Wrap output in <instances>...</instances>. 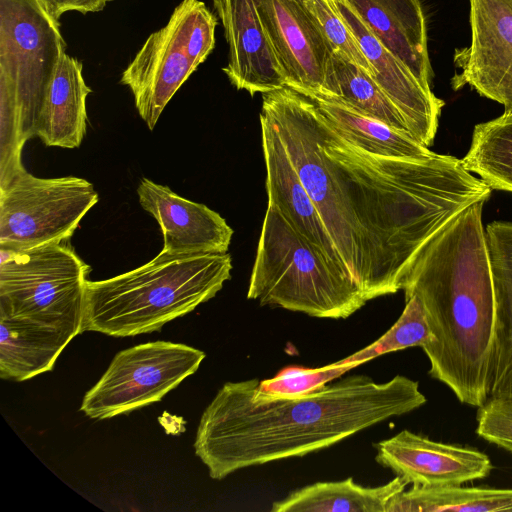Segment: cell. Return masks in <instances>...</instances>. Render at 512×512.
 <instances>
[{"instance_id":"cell-1","label":"cell","mask_w":512,"mask_h":512,"mask_svg":"<svg viewBox=\"0 0 512 512\" xmlns=\"http://www.w3.org/2000/svg\"><path fill=\"white\" fill-rule=\"evenodd\" d=\"M261 113L367 301L402 290L422 248L464 209L491 195L454 156L411 161L349 143L309 97L288 86L262 94Z\"/></svg>"},{"instance_id":"cell-2","label":"cell","mask_w":512,"mask_h":512,"mask_svg":"<svg viewBox=\"0 0 512 512\" xmlns=\"http://www.w3.org/2000/svg\"><path fill=\"white\" fill-rule=\"evenodd\" d=\"M257 380L225 383L201 416L194 449L213 479L328 448L427 401L403 375H353L298 397L263 395Z\"/></svg>"},{"instance_id":"cell-3","label":"cell","mask_w":512,"mask_h":512,"mask_svg":"<svg viewBox=\"0 0 512 512\" xmlns=\"http://www.w3.org/2000/svg\"><path fill=\"white\" fill-rule=\"evenodd\" d=\"M486 200L464 209L419 252L405 278L433 341L422 348L428 374L457 400L479 408L490 395L495 339V294L485 229Z\"/></svg>"},{"instance_id":"cell-4","label":"cell","mask_w":512,"mask_h":512,"mask_svg":"<svg viewBox=\"0 0 512 512\" xmlns=\"http://www.w3.org/2000/svg\"><path fill=\"white\" fill-rule=\"evenodd\" d=\"M229 253L161 251L148 263L87 282L83 331L113 337L160 330L213 298L231 278Z\"/></svg>"},{"instance_id":"cell-5","label":"cell","mask_w":512,"mask_h":512,"mask_svg":"<svg viewBox=\"0 0 512 512\" xmlns=\"http://www.w3.org/2000/svg\"><path fill=\"white\" fill-rule=\"evenodd\" d=\"M247 298L312 317L346 319L367 300L358 284L334 266L268 204Z\"/></svg>"},{"instance_id":"cell-6","label":"cell","mask_w":512,"mask_h":512,"mask_svg":"<svg viewBox=\"0 0 512 512\" xmlns=\"http://www.w3.org/2000/svg\"><path fill=\"white\" fill-rule=\"evenodd\" d=\"M67 241L0 247V318L82 333L91 269Z\"/></svg>"},{"instance_id":"cell-7","label":"cell","mask_w":512,"mask_h":512,"mask_svg":"<svg viewBox=\"0 0 512 512\" xmlns=\"http://www.w3.org/2000/svg\"><path fill=\"white\" fill-rule=\"evenodd\" d=\"M218 17L201 0H182L167 24L151 33L122 72L150 130L164 108L215 47Z\"/></svg>"},{"instance_id":"cell-8","label":"cell","mask_w":512,"mask_h":512,"mask_svg":"<svg viewBox=\"0 0 512 512\" xmlns=\"http://www.w3.org/2000/svg\"><path fill=\"white\" fill-rule=\"evenodd\" d=\"M66 42L37 0H0V101L15 106L25 141L39 116Z\"/></svg>"},{"instance_id":"cell-9","label":"cell","mask_w":512,"mask_h":512,"mask_svg":"<svg viewBox=\"0 0 512 512\" xmlns=\"http://www.w3.org/2000/svg\"><path fill=\"white\" fill-rule=\"evenodd\" d=\"M204 358L197 348L169 341L122 350L86 392L80 410L91 419L103 420L158 402L194 374Z\"/></svg>"},{"instance_id":"cell-10","label":"cell","mask_w":512,"mask_h":512,"mask_svg":"<svg viewBox=\"0 0 512 512\" xmlns=\"http://www.w3.org/2000/svg\"><path fill=\"white\" fill-rule=\"evenodd\" d=\"M98 200L93 184L83 178H38L26 171L0 190V247L66 241Z\"/></svg>"},{"instance_id":"cell-11","label":"cell","mask_w":512,"mask_h":512,"mask_svg":"<svg viewBox=\"0 0 512 512\" xmlns=\"http://www.w3.org/2000/svg\"><path fill=\"white\" fill-rule=\"evenodd\" d=\"M470 45L455 49L452 89L469 86L512 113V0H469Z\"/></svg>"},{"instance_id":"cell-12","label":"cell","mask_w":512,"mask_h":512,"mask_svg":"<svg viewBox=\"0 0 512 512\" xmlns=\"http://www.w3.org/2000/svg\"><path fill=\"white\" fill-rule=\"evenodd\" d=\"M286 86L305 96L321 95L332 46L305 0H254Z\"/></svg>"},{"instance_id":"cell-13","label":"cell","mask_w":512,"mask_h":512,"mask_svg":"<svg viewBox=\"0 0 512 512\" xmlns=\"http://www.w3.org/2000/svg\"><path fill=\"white\" fill-rule=\"evenodd\" d=\"M375 447V460L412 486L463 485L493 470L490 457L476 448L434 441L406 429Z\"/></svg>"},{"instance_id":"cell-14","label":"cell","mask_w":512,"mask_h":512,"mask_svg":"<svg viewBox=\"0 0 512 512\" xmlns=\"http://www.w3.org/2000/svg\"><path fill=\"white\" fill-rule=\"evenodd\" d=\"M335 3L372 66L375 82L397 107L412 136L427 147L432 145L443 100L380 43L345 0Z\"/></svg>"},{"instance_id":"cell-15","label":"cell","mask_w":512,"mask_h":512,"mask_svg":"<svg viewBox=\"0 0 512 512\" xmlns=\"http://www.w3.org/2000/svg\"><path fill=\"white\" fill-rule=\"evenodd\" d=\"M212 3L228 44V63L222 70L230 83L252 97L285 87V78L254 0H212Z\"/></svg>"},{"instance_id":"cell-16","label":"cell","mask_w":512,"mask_h":512,"mask_svg":"<svg viewBox=\"0 0 512 512\" xmlns=\"http://www.w3.org/2000/svg\"><path fill=\"white\" fill-rule=\"evenodd\" d=\"M137 195L141 207L160 226L163 251L172 254L228 251L234 232L219 213L147 178L141 180Z\"/></svg>"},{"instance_id":"cell-17","label":"cell","mask_w":512,"mask_h":512,"mask_svg":"<svg viewBox=\"0 0 512 512\" xmlns=\"http://www.w3.org/2000/svg\"><path fill=\"white\" fill-rule=\"evenodd\" d=\"M260 124L268 204L276 208L334 266L353 279L276 129L263 113H260Z\"/></svg>"},{"instance_id":"cell-18","label":"cell","mask_w":512,"mask_h":512,"mask_svg":"<svg viewBox=\"0 0 512 512\" xmlns=\"http://www.w3.org/2000/svg\"><path fill=\"white\" fill-rule=\"evenodd\" d=\"M380 43L425 86L434 77L421 0H345Z\"/></svg>"},{"instance_id":"cell-19","label":"cell","mask_w":512,"mask_h":512,"mask_svg":"<svg viewBox=\"0 0 512 512\" xmlns=\"http://www.w3.org/2000/svg\"><path fill=\"white\" fill-rule=\"evenodd\" d=\"M485 234L496 312L489 398L512 401V222L493 221Z\"/></svg>"},{"instance_id":"cell-20","label":"cell","mask_w":512,"mask_h":512,"mask_svg":"<svg viewBox=\"0 0 512 512\" xmlns=\"http://www.w3.org/2000/svg\"><path fill=\"white\" fill-rule=\"evenodd\" d=\"M90 93L82 63L64 51L42 106L36 136L47 146L79 147L86 132Z\"/></svg>"},{"instance_id":"cell-21","label":"cell","mask_w":512,"mask_h":512,"mask_svg":"<svg viewBox=\"0 0 512 512\" xmlns=\"http://www.w3.org/2000/svg\"><path fill=\"white\" fill-rule=\"evenodd\" d=\"M73 338L59 330L0 318V377L24 381L52 370Z\"/></svg>"},{"instance_id":"cell-22","label":"cell","mask_w":512,"mask_h":512,"mask_svg":"<svg viewBox=\"0 0 512 512\" xmlns=\"http://www.w3.org/2000/svg\"><path fill=\"white\" fill-rule=\"evenodd\" d=\"M307 97L316 104L340 136L369 153L411 161H427L436 155L409 133L396 130L324 97Z\"/></svg>"},{"instance_id":"cell-23","label":"cell","mask_w":512,"mask_h":512,"mask_svg":"<svg viewBox=\"0 0 512 512\" xmlns=\"http://www.w3.org/2000/svg\"><path fill=\"white\" fill-rule=\"evenodd\" d=\"M408 483L396 475L388 483L364 487L347 478L317 482L272 504V512H386L389 501L406 489Z\"/></svg>"},{"instance_id":"cell-24","label":"cell","mask_w":512,"mask_h":512,"mask_svg":"<svg viewBox=\"0 0 512 512\" xmlns=\"http://www.w3.org/2000/svg\"><path fill=\"white\" fill-rule=\"evenodd\" d=\"M318 96L411 134L401 113L375 80L339 53L332 54L324 91Z\"/></svg>"},{"instance_id":"cell-25","label":"cell","mask_w":512,"mask_h":512,"mask_svg":"<svg viewBox=\"0 0 512 512\" xmlns=\"http://www.w3.org/2000/svg\"><path fill=\"white\" fill-rule=\"evenodd\" d=\"M512 512V488L412 486L395 495L386 512Z\"/></svg>"},{"instance_id":"cell-26","label":"cell","mask_w":512,"mask_h":512,"mask_svg":"<svg viewBox=\"0 0 512 512\" xmlns=\"http://www.w3.org/2000/svg\"><path fill=\"white\" fill-rule=\"evenodd\" d=\"M461 162L491 189L512 192V113L477 124Z\"/></svg>"},{"instance_id":"cell-27","label":"cell","mask_w":512,"mask_h":512,"mask_svg":"<svg viewBox=\"0 0 512 512\" xmlns=\"http://www.w3.org/2000/svg\"><path fill=\"white\" fill-rule=\"evenodd\" d=\"M405 301L403 312L386 333L372 344L340 361L363 364L383 354L416 346L424 348L429 345L433 337L420 300L412 295Z\"/></svg>"},{"instance_id":"cell-28","label":"cell","mask_w":512,"mask_h":512,"mask_svg":"<svg viewBox=\"0 0 512 512\" xmlns=\"http://www.w3.org/2000/svg\"><path fill=\"white\" fill-rule=\"evenodd\" d=\"M358 362L340 360L319 368L288 366L273 378L257 380L260 393L270 397H298L315 392L332 380L359 366Z\"/></svg>"},{"instance_id":"cell-29","label":"cell","mask_w":512,"mask_h":512,"mask_svg":"<svg viewBox=\"0 0 512 512\" xmlns=\"http://www.w3.org/2000/svg\"><path fill=\"white\" fill-rule=\"evenodd\" d=\"M305 3L317 19L333 52L343 55L373 78V68L352 30L341 16L335 0H305Z\"/></svg>"},{"instance_id":"cell-30","label":"cell","mask_w":512,"mask_h":512,"mask_svg":"<svg viewBox=\"0 0 512 512\" xmlns=\"http://www.w3.org/2000/svg\"><path fill=\"white\" fill-rule=\"evenodd\" d=\"M475 433L512 455V401L489 398L477 408Z\"/></svg>"},{"instance_id":"cell-31","label":"cell","mask_w":512,"mask_h":512,"mask_svg":"<svg viewBox=\"0 0 512 512\" xmlns=\"http://www.w3.org/2000/svg\"><path fill=\"white\" fill-rule=\"evenodd\" d=\"M112 1L114 0H37L43 10L59 24L60 17L68 11L82 14L100 12Z\"/></svg>"}]
</instances>
